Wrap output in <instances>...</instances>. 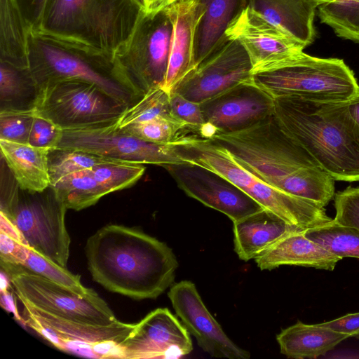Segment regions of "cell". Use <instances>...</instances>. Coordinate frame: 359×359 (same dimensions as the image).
<instances>
[{"label":"cell","mask_w":359,"mask_h":359,"mask_svg":"<svg viewBox=\"0 0 359 359\" xmlns=\"http://www.w3.org/2000/svg\"><path fill=\"white\" fill-rule=\"evenodd\" d=\"M28 249L22 241L0 231V261L21 265Z\"/></svg>","instance_id":"ab89813d"},{"label":"cell","mask_w":359,"mask_h":359,"mask_svg":"<svg viewBox=\"0 0 359 359\" xmlns=\"http://www.w3.org/2000/svg\"><path fill=\"white\" fill-rule=\"evenodd\" d=\"M304 230L285 235L255 257L261 270H271L282 265H294L333 271L341 259L309 239Z\"/></svg>","instance_id":"ffe728a7"},{"label":"cell","mask_w":359,"mask_h":359,"mask_svg":"<svg viewBox=\"0 0 359 359\" xmlns=\"http://www.w3.org/2000/svg\"><path fill=\"white\" fill-rule=\"evenodd\" d=\"M30 271L61 285L80 295H86L93 289L84 287L80 276L73 274L47 257L29 248L27 257L20 265Z\"/></svg>","instance_id":"e575fe53"},{"label":"cell","mask_w":359,"mask_h":359,"mask_svg":"<svg viewBox=\"0 0 359 359\" xmlns=\"http://www.w3.org/2000/svg\"><path fill=\"white\" fill-rule=\"evenodd\" d=\"M273 99L279 126L334 181L359 182V126L341 102Z\"/></svg>","instance_id":"3957f363"},{"label":"cell","mask_w":359,"mask_h":359,"mask_svg":"<svg viewBox=\"0 0 359 359\" xmlns=\"http://www.w3.org/2000/svg\"><path fill=\"white\" fill-rule=\"evenodd\" d=\"M204 13L194 39L196 67L223 46L229 39L226 32L231 22L248 6L247 0H198Z\"/></svg>","instance_id":"603a6c76"},{"label":"cell","mask_w":359,"mask_h":359,"mask_svg":"<svg viewBox=\"0 0 359 359\" xmlns=\"http://www.w3.org/2000/svg\"><path fill=\"white\" fill-rule=\"evenodd\" d=\"M176 315L198 345L215 358L248 359L250 353L238 346L225 334L205 306L194 283L182 280L168 293Z\"/></svg>","instance_id":"e0dca14e"},{"label":"cell","mask_w":359,"mask_h":359,"mask_svg":"<svg viewBox=\"0 0 359 359\" xmlns=\"http://www.w3.org/2000/svg\"><path fill=\"white\" fill-rule=\"evenodd\" d=\"M233 224L234 250L245 262L255 259L290 232L302 230L265 208Z\"/></svg>","instance_id":"44dd1931"},{"label":"cell","mask_w":359,"mask_h":359,"mask_svg":"<svg viewBox=\"0 0 359 359\" xmlns=\"http://www.w3.org/2000/svg\"><path fill=\"white\" fill-rule=\"evenodd\" d=\"M62 135V128L35 111L28 144L50 150L58 147Z\"/></svg>","instance_id":"f35d334b"},{"label":"cell","mask_w":359,"mask_h":359,"mask_svg":"<svg viewBox=\"0 0 359 359\" xmlns=\"http://www.w3.org/2000/svg\"><path fill=\"white\" fill-rule=\"evenodd\" d=\"M226 34L245 48L252 74L278 67L302 53L305 48L248 6L231 22Z\"/></svg>","instance_id":"9a60e30c"},{"label":"cell","mask_w":359,"mask_h":359,"mask_svg":"<svg viewBox=\"0 0 359 359\" xmlns=\"http://www.w3.org/2000/svg\"><path fill=\"white\" fill-rule=\"evenodd\" d=\"M341 102L350 117L359 126V91L350 99Z\"/></svg>","instance_id":"ee69618b"},{"label":"cell","mask_w":359,"mask_h":359,"mask_svg":"<svg viewBox=\"0 0 359 359\" xmlns=\"http://www.w3.org/2000/svg\"><path fill=\"white\" fill-rule=\"evenodd\" d=\"M252 69L245 48L238 41L229 39L186 75L172 91L201 104L239 83L252 81Z\"/></svg>","instance_id":"8fae6325"},{"label":"cell","mask_w":359,"mask_h":359,"mask_svg":"<svg viewBox=\"0 0 359 359\" xmlns=\"http://www.w3.org/2000/svg\"><path fill=\"white\" fill-rule=\"evenodd\" d=\"M170 105L173 116L187 125L196 135L201 137L205 121L200 104L172 91L170 93Z\"/></svg>","instance_id":"8d00e7d4"},{"label":"cell","mask_w":359,"mask_h":359,"mask_svg":"<svg viewBox=\"0 0 359 359\" xmlns=\"http://www.w3.org/2000/svg\"><path fill=\"white\" fill-rule=\"evenodd\" d=\"M31 31L18 0H0V60L28 68Z\"/></svg>","instance_id":"484cf974"},{"label":"cell","mask_w":359,"mask_h":359,"mask_svg":"<svg viewBox=\"0 0 359 359\" xmlns=\"http://www.w3.org/2000/svg\"><path fill=\"white\" fill-rule=\"evenodd\" d=\"M159 116H173L170 105V94L161 86L151 88L137 101L127 107L116 121L118 128L145 121Z\"/></svg>","instance_id":"d6a6232c"},{"label":"cell","mask_w":359,"mask_h":359,"mask_svg":"<svg viewBox=\"0 0 359 359\" xmlns=\"http://www.w3.org/2000/svg\"><path fill=\"white\" fill-rule=\"evenodd\" d=\"M335 216L333 219L341 224L359 230V187H349L334 196Z\"/></svg>","instance_id":"74e56055"},{"label":"cell","mask_w":359,"mask_h":359,"mask_svg":"<svg viewBox=\"0 0 359 359\" xmlns=\"http://www.w3.org/2000/svg\"><path fill=\"white\" fill-rule=\"evenodd\" d=\"M1 156L18 187L40 193L50 187L47 149L0 139Z\"/></svg>","instance_id":"cb8c5ba5"},{"label":"cell","mask_w":359,"mask_h":359,"mask_svg":"<svg viewBox=\"0 0 359 359\" xmlns=\"http://www.w3.org/2000/svg\"><path fill=\"white\" fill-rule=\"evenodd\" d=\"M309 239L341 259H359V230L336 222L333 219L325 224L304 231Z\"/></svg>","instance_id":"f1b7e54d"},{"label":"cell","mask_w":359,"mask_h":359,"mask_svg":"<svg viewBox=\"0 0 359 359\" xmlns=\"http://www.w3.org/2000/svg\"><path fill=\"white\" fill-rule=\"evenodd\" d=\"M118 160L70 148L50 149L48 154L50 187L67 175Z\"/></svg>","instance_id":"1f68e13d"},{"label":"cell","mask_w":359,"mask_h":359,"mask_svg":"<svg viewBox=\"0 0 359 359\" xmlns=\"http://www.w3.org/2000/svg\"><path fill=\"white\" fill-rule=\"evenodd\" d=\"M172 32L166 9L152 15L144 14L130 39L115 53V69L139 96L152 88H163Z\"/></svg>","instance_id":"8992f818"},{"label":"cell","mask_w":359,"mask_h":359,"mask_svg":"<svg viewBox=\"0 0 359 359\" xmlns=\"http://www.w3.org/2000/svg\"><path fill=\"white\" fill-rule=\"evenodd\" d=\"M317 8L320 22L339 37L359 43V0H334Z\"/></svg>","instance_id":"4dcf8cb0"},{"label":"cell","mask_w":359,"mask_h":359,"mask_svg":"<svg viewBox=\"0 0 359 359\" xmlns=\"http://www.w3.org/2000/svg\"><path fill=\"white\" fill-rule=\"evenodd\" d=\"M23 306L21 320L55 348L79 355L95 358L93 346L96 342L111 340L121 343L135 324L118 320L101 325L70 320L35 309L18 299Z\"/></svg>","instance_id":"7c38bea8"},{"label":"cell","mask_w":359,"mask_h":359,"mask_svg":"<svg viewBox=\"0 0 359 359\" xmlns=\"http://www.w3.org/2000/svg\"><path fill=\"white\" fill-rule=\"evenodd\" d=\"M146 15H155L182 0H140Z\"/></svg>","instance_id":"7bdbcfd3"},{"label":"cell","mask_w":359,"mask_h":359,"mask_svg":"<svg viewBox=\"0 0 359 359\" xmlns=\"http://www.w3.org/2000/svg\"><path fill=\"white\" fill-rule=\"evenodd\" d=\"M179 142L168 144L147 142L119 128L114 121L84 128L63 130L57 147L79 149L105 157L163 167L170 164L189 163L180 149Z\"/></svg>","instance_id":"30bf717a"},{"label":"cell","mask_w":359,"mask_h":359,"mask_svg":"<svg viewBox=\"0 0 359 359\" xmlns=\"http://www.w3.org/2000/svg\"><path fill=\"white\" fill-rule=\"evenodd\" d=\"M67 209L81 210L107 195L95 180L91 168L67 175L50 187Z\"/></svg>","instance_id":"83f0119b"},{"label":"cell","mask_w":359,"mask_h":359,"mask_svg":"<svg viewBox=\"0 0 359 359\" xmlns=\"http://www.w3.org/2000/svg\"><path fill=\"white\" fill-rule=\"evenodd\" d=\"M91 171L109 194L133 186L143 175L145 167L142 163L118 160L96 165Z\"/></svg>","instance_id":"836d02e7"},{"label":"cell","mask_w":359,"mask_h":359,"mask_svg":"<svg viewBox=\"0 0 359 359\" xmlns=\"http://www.w3.org/2000/svg\"><path fill=\"white\" fill-rule=\"evenodd\" d=\"M205 126L201 137L242 130L271 116L274 99L252 81L243 82L200 104Z\"/></svg>","instance_id":"4fadbf2b"},{"label":"cell","mask_w":359,"mask_h":359,"mask_svg":"<svg viewBox=\"0 0 359 359\" xmlns=\"http://www.w3.org/2000/svg\"><path fill=\"white\" fill-rule=\"evenodd\" d=\"M266 184L325 207L334 196V180L279 126L274 115L240 131L211 138Z\"/></svg>","instance_id":"7a4b0ae2"},{"label":"cell","mask_w":359,"mask_h":359,"mask_svg":"<svg viewBox=\"0 0 359 359\" xmlns=\"http://www.w3.org/2000/svg\"><path fill=\"white\" fill-rule=\"evenodd\" d=\"M309 2L312 6H313L316 8H317L319 6H321L325 4H327L334 0H306Z\"/></svg>","instance_id":"f6af8a7d"},{"label":"cell","mask_w":359,"mask_h":359,"mask_svg":"<svg viewBox=\"0 0 359 359\" xmlns=\"http://www.w3.org/2000/svg\"><path fill=\"white\" fill-rule=\"evenodd\" d=\"M18 299L52 315L81 323L106 325L118 320L107 303L93 290L80 295L18 264L0 261Z\"/></svg>","instance_id":"ba28073f"},{"label":"cell","mask_w":359,"mask_h":359,"mask_svg":"<svg viewBox=\"0 0 359 359\" xmlns=\"http://www.w3.org/2000/svg\"><path fill=\"white\" fill-rule=\"evenodd\" d=\"M119 128L143 140L163 144H174L187 136L196 135L187 125L174 116H159Z\"/></svg>","instance_id":"f546056e"},{"label":"cell","mask_w":359,"mask_h":359,"mask_svg":"<svg viewBox=\"0 0 359 359\" xmlns=\"http://www.w3.org/2000/svg\"><path fill=\"white\" fill-rule=\"evenodd\" d=\"M248 6L305 47L316 38V8L306 0H248Z\"/></svg>","instance_id":"7402d4cb"},{"label":"cell","mask_w":359,"mask_h":359,"mask_svg":"<svg viewBox=\"0 0 359 359\" xmlns=\"http://www.w3.org/2000/svg\"><path fill=\"white\" fill-rule=\"evenodd\" d=\"M18 1L32 31H35L41 20L46 0H18Z\"/></svg>","instance_id":"b9f144b4"},{"label":"cell","mask_w":359,"mask_h":359,"mask_svg":"<svg viewBox=\"0 0 359 359\" xmlns=\"http://www.w3.org/2000/svg\"><path fill=\"white\" fill-rule=\"evenodd\" d=\"M38 88L29 68L0 60V111L35 107Z\"/></svg>","instance_id":"4316f807"},{"label":"cell","mask_w":359,"mask_h":359,"mask_svg":"<svg viewBox=\"0 0 359 359\" xmlns=\"http://www.w3.org/2000/svg\"><path fill=\"white\" fill-rule=\"evenodd\" d=\"M101 0H46L34 33L83 50L88 24Z\"/></svg>","instance_id":"d6986e66"},{"label":"cell","mask_w":359,"mask_h":359,"mask_svg":"<svg viewBox=\"0 0 359 359\" xmlns=\"http://www.w3.org/2000/svg\"><path fill=\"white\" fill-rule=\"evenodd\" d=\"M28 68L38 92L43 86L65 80L92 83L128 107L140 97L121 78L113 60L40 36L31 31Z\"/></svg>","instance_id":"277c9868"},{"label":"cell","mask_w":359,"mask_h":359,"mask_svg":"<svg viewBox=\"0 0 359 359\" xmlns=\"http://www.w3.org/2000/svg\"><path fill=\"white\" fill-rule=\"evenodd\" d=\"M252 81L273 98L297 96L332 102L359 91L353 72L341 59L311 56L304 51L278 67L252 74Z\"/></svg>","instance_id":"5b68a950"},{"label":"cell","mask_w":359,"mask_h":359,"mask_svg":"<svg viewBox=\"0 0 359 359\" xmlns=\"http://www.w3.org/2000/svg\"><path fill=\"white\" fill-rule=\"evenodd\" d=\"M126 107L92 83L65 80L39 89L34 109L63 130H69L116 121Z\"/></svg>","instance_id":"9c48e42d"},{"label":"cell","mask_w":359,"mask_h":359,"mask_svg":"<svg viewBox=\"0 0 359 359\" xmlns=\"http://www.w3.org/2000/svg\"><path fill=\"white\" fill-rule=\"evenodd\" d=\"M172 24L168 69L163 88L169 94L195 67L194 39L204 6L198 0H182L166 8Z\"/></svg>","instance_id":"ac0fdd59"},{"label":"cell","mask_w":359,"mask_h":359,"mask_svg":"<svg viewBox=\"0 0 359 359\" xmlns=\"http://www.w3.org/2000/svg\"><path fill=\"white\" fill-rule=\"evenodd\" d=\"M189 334L167 308H158L135 323L120 345L124 359H176L193 350Z\"/></svg>","instance_id":"2e32d148"},{"label":"cell","mask_w":359,"mask_h":359,"mask_svg":"<svg viewBox=\"0 0 359 359\" xmlns=\"http://www.w3.org/2000/svg\"><path fill=\"white\" fill-rule=\"evenodd\" d=\"M349 337L348 334L319 324L297 321L277 334L276 340L282 354L290 358L304 359L325 355Z\"/></svg>","instance_id":"d4e9b609"},{"label":"cell","mask_w":359,"mask_h":359,"mask_svg":"<svg viewBox=\"0 0 359 359\" xmlns=\"http://www.w3.org/2000/svg\"><path fill=\"white\" fill-rule=\"evenodd\" d=\"M336 332L359 339V312L347 313L338 318L319 324Z\"/></svg>","instance_id":"60d3db41"},{"label":"cell","mask_w":359,"mask_h":359,"mask_svg":"<svg viewBox=\"0 0 359 359\" xmlns=\"http://www.w3.org/2000/svg\"><path fill=\"white\" fill-rule=\"evenodd\" d=\"M94 281L135 299H156L172 285L178 262L172 249L141 230L104 226L85 246Z\"/></svg>","instance_id":"6da1fadb"},{"label":"cell","mask_w":359,"mask_h":359,"mask_svg":"<svg viewBox=\"0 0 359 359\" xmlns=\"http://www.w3.org/2000/svg\"><path fill=\"white\" fill-rule=\"evenodd\" d=\"M163 168L188 196L221 212L232 222L264 209L243 189L203 166L183 163Z\"/></svg>","instance_id":"5bb4252c"},{"label":"cell","mask_w":359,"mask_h":359,"mask_svg":"<svg viewBox=\"0 0 359 359\" xmlns=\"http://www.w3.org/2000/svg\"><path fill=\"white\" fill-rule=\"evenodd\" d=\"M44 192H17L0 212L15 226L26 245L67 268L70 247L65 221L67 208L56 198L52 189Z\"/></svg>","instance_id":"52a82bcc"},{"label":"cell","mask_w":359,"mask_h":359,"mask_svg":"<svg viewBox=\"0 0 359 359\" xmlns=\"http://www.w3.org/2000/svg\"><path fill=\"white\" fill-rule=\"evenodd\" d=\"M35 109L0 111V139L27 144Z\"/></svg>","instance_id":"d590c367"}]
</instances>
